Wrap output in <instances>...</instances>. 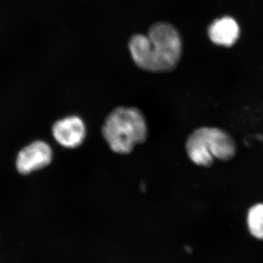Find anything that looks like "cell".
<instances>
[{
	"instance_id": "1",
	"label": "cell",
	"mask_w": 263,
	"mask_h": 263,
	"mask_svg": "<svg viewBox=\"0 0 263 263\" xmlns=\"http://www.w3.org/2000/svg\"><path fill=\"white\" fill-rule=\"evenodd\" d=\"M128 48L138 68L153 73H165L179 65L183 40L174 24L157 22L150 26L146 34H133L128 41Z\"/></svg>"
},
{
	"instance_id": "2",
	"label": "cell",
	"mask_w": 263,
	"mask_h": 263,
	"mask_svg": "<svg viewBox=\"0 0 263 263\" xmlns=\"http://www.w3.org/2000/svg\"><path fill=\"white\" fill-rule=\"evenodd\" d=\"M102 134L114 152L128 155L136 145L146 141L148 127L139 109L121 106L112 110L105 119Z\"/></svg>"
},
{
	"instance_id": "3",
	"label": "cell",
	"mask_w": 263,
	"mask_h": 263,
	"mask_svg": "<svg viewBox=\"0 0 263 263\" xmlns=\"http://www.w3.org/2000/svg\"><path fill=\"white\" fill-rule=\"evenodd\" d=\"M186 151L189 158L197 165L210 167L214 160L228 162L236 155L234 140L224 129L202 127L195 129L188 137Z\"/></svg>"
},
{
	"instance_id": "4",
	"label": "cell",
	"mask_w": 263,
	"mask_h": 263,
	"mask_svg": "<svg viewBox=\"0 0 263 263\" xmlns=\"http://www.w3.org/2000/svg\"><path fill=\"white\" fill-rule=\"evenodd\" d=\"M53 158V149L47 142L34 140L17 152L14 162L15 170L21 176H29L47 167Z\"/></svg>"
},
{
	"instance_id": "5",
	"label": "cell",
	"mask_w": 263,
	"mask_h": 263,
	"mask_svg": "<svg viewBox=\"0 0 263 263\" xmlns=\"http://www.w3.org/2000/svg\"><path fill=\"white\" fill-rule=\"evenodd\" d=\"M52 136L62 147L76 148L84 143L86 136V126L80 117L70 116L53 123Z\"/></svg>"
},
{
	"instance_id": "6",
	"label": "cell",
	"mask_w": 263,
	"mask_h": 263,
	"mask_svg": "<svg viewBox=\"0 0 263 263\" xmlns=\"http://www.w3.org/2000/svg\"><path fill=\"white\" fill-rule=\"evenodd\" d=\"M240 32L238 22L230 16L216 19L208 29L211 41L214 44L224 47L233 46L238 41Z\"/></svg>"
},
{
	"instance_id": "7",
	"label": "cell",
	"mask_w": 263,
	"mask_h": 263,
	"mask_svg": "<svg viewBox=\"0 0 263 263\" xmlns=\"http://www.w3.org/2000/svg\"><path fill=\"white\" fill-rule=\"evenodd\" d=\"M247 226L254 238L263 240V203L255 204L249 209Z\"/></svg>"
}]
</instances>
